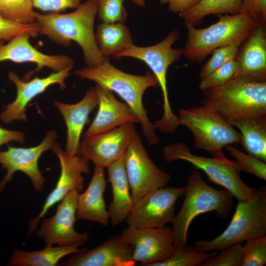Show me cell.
Instances as JSON below:
<instances>
[{"mask_svg":"<svg viewBox=\"0 0 266 266\" xmlns=\"http://www.w3.org/2000/svg\"><path fill=\"white\" fill-rule=\"evenodd\" d=\"M97 0H87L67 13L35 12L39 33L63 46L75 42L81 47L87 66H94L103 62L97 45L94 24L97 15Z\"/></svg>","mask_w":266,"mask_h":266,"instance_id":"cell-1","label":"cell"},{"mask_svg":"<svg viewBox=\"0 0 266 266\" xmlns=\"http://www.w3.org/2000/svg\"><path fill=\"white\" fill-rule=\"evenodd\" d=\"M74 73L82 79L94 81L117 94L130 107L138 119L144 136L148 143L157 145L160 139L155 133V128L147 116L142 98L149 88L159 87L153 74L134 75L126 73L112 65L108 58L94 66H85L75 70Z\"/></svg>","mask_w":266,"mask_h":266,"instance_id":"cell-2","label":"cell"},{"mask_svg":"<svg viewBox=\"0 0 266 266\" xmlns=\"http://www.w3.org/2000/svg\"><path fill=\"white\" fill-rule=\"evenodd\" d=\"M202 105L227 119L266 114V82L235 75L222 85L201 91Z\"/></svg>","mask_w":266,"mask_h":266,"instance_id":"cell-3","label":"cell"},{"mask_svg":"<svg viewBox=\"0 0 266 266\" xmlns=\"http://www.w3.org/2000/svg\"><path fill=\"white\" fill-rule=\"evenodd\" d=\"M217 15L219 20L205 28H196L184 22L188 38L183 47V55L192 62H202L219 47L230 45L240 47L258 25L244 10L235 14Z\"/></svg>","mask_w":266,"mask_h":266,"instance_id":"cell-4","label":"cell"},{"mask_svg":"<svg viewBox=\"0 0 266 266\" xmlns=\"http://www.w3.org/2000/svg\"><path fill=\"white\" fill-rule=\"evenodd\" d=\"M185 198L172 223L175 248L187 244L190 226L198 215L214 211L222 218L229 214L233 196L227 190H219L207 184L198 170L192 171L185 187Z\"/></svg>","mask_w":266,"mask_h":266,"instance_id":"cell-5","label":"cell"},{"mask_svg":"<svg viewBox=\"0 0 266 266\" xmlns=\"http://www.w3.org/2000/svg\"><path fill=\"white\" fill-rule=\"evenodd\" d=\"M180 34L175 30L159 43L149 46L133 45L113 57L132 58L144 63L152 70L161 88L163 100V114L154 123L156 129L166 133H174L179 126L178 117L172 111L168 97L166 75L169 66L183 55V48H174Z\"/></svg>","mask_w":266,"mask_h":266,"instance_id":"cell-6","label":"cell"},{"mask_svg":"<svg viewBox=\"0 0 266 266\" xmlns=\"http://www.w3.org/2000/svg\"><path fill=\"white\" fill-rule=\"evenodd\" d=\"M266 235V187L261 186L245 200L238 201L231 221L225 230L211 240L194 243L198 251L207 252Z\"/></svg>","mask_w":266,"mask_h":266,"instance_id":"cell-7","label":"cell"},{"mask_svg":"<svg viewBox=\"0 0 266 266\" xmlns=\"http://www.w3.org/2000/svg\"><path fill=\"white\" fill-rule=\"evenodd\" d=\"M178 117L179 125L186 127L192 133L194 146L209 152L213 157L226 158L224 148L241 144L240 132L227 119L205 106L180 109Z\"/></svg>","mask_w":266,"mask_h":266,"instance_id":"cell-8","label":"cell"},{"mask_svg":"<svg viewBox=\"0 0 266 266\" xmlns=\"http://www.w3.org/2000/svg\"><path fill=\"white\" fill-rule=\"evenodd\" d=\"M163 155L166 162L183 160L202 170L210 181L225 188L238 201L249 199L256 190L247 186L241 179L240 174L242 170L234 160L196 155L183 142L166 145Z\"/></svg>","mask_w":266,"mask_h":266,"instance_id":"cell-9","label":"cell"},{"mask_svg":"<svg viewBox=\"0 0 266 266\" xmlns=\"http://www.w3.org/2000/svg\"><path fill=\"white\" fill-rule=\"evenodd\" d=\"M125 169L133 204L144 196L165 187L170 175L152 161L135 131L124 154Z\"/></svg>","mask_w":266,"mask_h":266,"instance_id":"cell-10","label":"cell"},{"mask_svg":"<svg viewBox=\"0 0 266 266\" xmlns=\"http://www.w3.org/2000/svg\"><path fill=\"white\" fill-rule=\"evenodd\" d=\"M185 191V187H163L144 196L133 204L126 219L128 227L161 228L172 223L176 202Z\"/></svg>","mask_w":266,"mask_h":266,"instance_id":"cell-11","label":"cell"},{"mask_svg":"<svg viewBox=\"0 0 266 266\" xmlns=\"http://www.w3.org/2000/svg\"><path fill=\"white\" fill-rule=\"evenodd\" d=\"M57 138V133L50 131L36 146L29 148L8 146L6 150L0 151V164L6 170V174L0 181V192L12 180L17 171L23 172L30 178L36 191H41L45 179L38 167V160L44 152L52 150Z\"/></svg>","mask_w":266,"mask_h":266,"instance_id":"cell-12","label":"cell"},{"mask_svg":"<svg viewBox=\"0 0 266 266\" xmlns=\"http://www.w3.org/2000/svg\"><path fill=\"white\" fill-rule=\"evenodd\" d=\"M120 237L133 249V259L141 265L150 266L168 258L175 249L172 229L161 228L124 229Z\"/></svg>","mask_w":266,"mask_h":266,"instance_id":"cell-13","label":"cell"},{"mask_svg":"<svg viewBox=\"0 0 266 266\" xmlns=\"http://www.w3.org/2000/svg\"><path fill=\"white\" fill-rule=\"evenodd\" d=\"M78 194L76 191L70 192L60 201L53 216L43 218L36 234L46 246H80L89 240L87 232L79 233L74 229Z\"/></svg>","mask_w":266,"mask_h":266,"instance_id":"cell-14","label":"cell"},{"mask_svg":"<svg viewBox=\"0 0 266 266\" xmlns=\"http://www.w3.org/2000/svg\"><path fill=\"white\" fill-rule=\"evenodd\" d=\"M52 150L59 159L60 175L55 188L47 196L40 212L29 221L30 234L36 230L40 219L53 205L61 201L72 191L79 193L82 191L84 188L83 174L88 175L90 171L88 161L78 155L69 156L62 150L59 143L56 142Z\"/></svg>","mask_w":266,"mask_h":266,"instance_id":"cell-15","label":"cell"},{"mask_svg":"<svg viewBox=\"0 0 266 266\" xmlns=\"http://www.w3.org/2000/svg\"><path fill=\"white\" fill-rule=\"evenodd\" d=\"M135 131L134 124L127 123L105 132L83 137L78 155L92 162L95 166L106 168L124 155Z\"/></svg>","mask_w":266,"mask_h":266,"instance_id":"cell-16","label":"cell"},{"mask_svg":"<svg viewBox=\"0 0 266 266\" xmlns=\"http://www.w3.org/2000/svg\"><path fill=\"white\" fill-rule=\"evenodd\" d=\"M73 66H69L61 70L54 71L45 77H35L29 81L21 80L14 71L9 72L8 78L15 84L17 93L15 100L3 106V110L0 114L2 122L9 124L14 121L26 122L29 103L51 85L58 84L61 90L65 89V80Z\"/></svg>","mask_w":266,"mask_h":266,"instance_id":"cell-17","label":"cell"},{"mask_svg":"<svg viewBox=\"0 0 266 266\" xmlns=\"http://www.w3.org/2000/svg\"><path fill=\"white\" fill-rule=\"evenodd\" d=\"M132 247L120 234L114 235L96 247L73 254L61 263L63 266H133Z\"/></svg>","mask_w":266,"mask_h":266,"instance_id":"cell-18","label":"cell"},{"mask_svg":"<svg viewBox=\"0 0 266 266\" xmlns=\"http://www.w3.org/2000/svg\"><path fill=\"white\" fill-rule=\"evenodd\" d=\"M28 34L16 36L5 44L0 45V63H32L36 65V71L48 67L58 71L69 66H74L73 60L65 55H50L44 54L33 46Z\"/></svg>","mask_w":266,"mask_h":266,"instance_id":"cell-19","label":"cell"},{"mask_svg":"<svg viewBox=\"0 0 266 266\" xmlns=\"http://www.w3.org/2000/svg\"><path fill=\"white\" fill-rule=\"evenodd\" d=\"M95 88L98 110L83 137L105 132L127 123H139L130 107L117 100L113 92L97 84Z\"/></svg>","mask_w":266,"mask_h":266,"instance_id":"cell-20","label":"cell"},{"mask_svg":"<svg viewBox=\"0 0 266 266\" xmlns=\"http://www.w3.org/2000/svg\"><path fill=\"white\" fill-rule=\"evenodd\" d=\"M66 126L65 152L70 156L78 155L80 137L91 112L98 106V100L95 87L90 88L79 101L73 104L54 100Z\"/></svg>","mask_w":266,"mask_h":266,"instance_id":"cell-21","label":"cell"},{"mask_svg":"<svg viewBox=\"0 0 266 266\" xmlns=\"http://www.w3.org/2000/svg\"><path fill=\"white\" fill-rule=\"evenodd\" d=\"M236 75L266 82V27L258 25L239 47Z\"/></svg>","mask_w":266,"mask_h":266,"instance_id":"cell-22","label":"cell"},{"mask_svg":"<svg viewBox=\"0 0 266 266\" xmlns=\"http://www.w3.org/2000/svg\"><path fill=\"white\" fill-rule=\"evenodd\" d=\"M104 168L95 166L86 190L79 193L76 212L77 219L99 223L106 226L110 219L103 197L106 181Z\"/></svg>","mask_w":266,"mask_h":266,"instance_id":"cell-23","label":"cell"},{"mask_svg":"<svg viewBox=\"0 0 266 266\" xmlns=\"http://www.w3.org/2000/svg\"><path fill=\"white\" fill-rule=\"evenodd\" d=\"M124 155L106 167L112 200L108 209L113 226L127 219L133 205L124 163Z\"/></svg>","mask_w":266,"mask_h":266,"instance_id":"cell-24","label":"cell"},{"mask_svg":"<svg viewBox=\"0 0 266 266\" xmlns=\"http://www.w3.org/2000/svg\"><path fill=\"white\" fill-rule=\"evenodd\" d=\"M230 123L240 131V145L246 152L266 162V114L242 117Z\"/></svg>","mask_w":266,"mask_h":266,"instance_id":"cell-25","label":"cell"},{"mask_svg":"<svg viewBox=\"0 0 266 266\" xmlns=\"http://www.w3.org/2000/svg\"><path fill=\"white\" fill-rule=\"evenodd\" d=\"M97 45L104 58L113 57L134 45L130 31L124 22H101L95 33Z\"/></svg>","mask_w":266,"mask_h":266,"instance_id":"cell-26","label":"cell"},{"mask_svg":"<svg viewBox=\"0 0 266 266\" xmlns=\"http://www.w3.org/2000/svg\"><path fill=\"white\" fill-rule=\"evenodd\" d=\"M79 245L48 246L38 251H25L14 248L9 261V266H55L66 256L81 251Z\"/></svg>","mask_w":266,"mask_h":266,"instance_id":"cell-27","label":"cell"},{"mask_svg":"<svg viewBox=\"0 0 266 266\" xmlns=\"http://www.w3.org/2000/svg\"><path fill=\"white\" fill-rule=\"evenodd\" d=\"M241 0H201L191 9L180 14L184 22L194 25L211 14H235L242 11Z\"/></svg>","mask_w":266,"mask_h":266,"instance_id":"cell-28","label":"cell"},{"mask_svg":"<svg viewBox=\"0 0 266 266\" xmlns=\"http://www.w3.org/2000/svg\"><path fill=\"white\" fill-rule=\"evenodd\" d=\"M217 254L215 250L200 252L186 244L175 248L171 255L166 260L153 263L150 266H201L206 260Z\"/></svg>","mask_w":266,"mask_h":266,"instance_id":"cell-29","label":"cell"},{"mask_svg":"<svg viewBox=\"0 0 266 266\" xmlns=\"http://www.w3.org/2000/svg\"><path fill=\"white\" fill-rule=\"evenodd\" d=\"M33 0H0V14L12 22L30 24L35 23Z\"/></svg>","mask_w":266,"mask_h":266,"instance_id":"cell-30","label":"cell"},{"mask_svg":"<svg viewBox=\"0 0 266 266\" xmlns=\"http://www.w3.org/2000/svg\"><path fill=\"white\" fill-rule=\"evenodd\" d=\"M225 150L237 163L242 171L252 174L258 178L266 180V163L256 156L245 153L233 145H229Z\"/></svg>","mask_w":266,"mask_h":266,"instance_id":"cell-31","label":"cell"},{"mask_svg":"<svg viewBox=\"0 0 266 266\" xmlns=\"http://www.w3.org/2000/svg\"><path fill=\"white\" fill-rule=\"evenodd\" d=\"M242 252L241 266H266V235L245 241Z\"/></svg>","mask_w":266,"mask_h":266,"instance_id":"cell-32","label":"cell"},{"mask_svg":"<svg viewBox=\"0 0 266 266\" xmlns=\"http://www.w3.org/2000/svg\"><path fill=\"white\" fill-rule=\"evenodd\" d=\"M239 46L235 45L219 47L213 50L210 53L211 56L200 69V80L205 78L213 71L226 63L235 59Z\"/></svg>","mask_w":266,"mask_h":266,"instance_id":"cell-33","label":"cell"},{"mask_svg":"<svg viewBox=\"0 0 266 266\" xmlns=\"http://www.w3.org/2000/svg\"><path fill=\"white\" fill-rule=\"evenodd\" d=\"M125 0H97V15L102 22H124L128 13L125 8Z\"/></svg>","mask_w":266,"mask_h":266,"instance_id":"cell-34","label":"cell"},{"mask_svg":"<svg viewBox=\"0 0 266 266\" xmlns=\"http://www.w3.org/2000/svg\"><path fill=\"white\" fill-rule=\"evenodd\" d=\"M39 29L36 23L23 24L12 22L4 18L0 14V45L4 41H8L17 35L28 34L32 37H36Z\"/></svg>","mask_w":266,"mask_h":266,"instance_id":"cell-35","label":"cell"},{"mask_svg":"<svg viewBox=\"0 0 266 266\" xmlns=\"http://www.w3.org/2000/svg\"><path fill=\"white\" fill-rule=\"evenodd\" d=\"M237 71L235 60L231 61L216 69L200 80L199 88L201 91L220 86L233 77Z\"/></svg>","mask_w":266,"mask_h":266,"instance_id":"cell-36","label":"cell"},{"mask_svg":"<svg viewBox=\"0 0 266 266\" xmlns=\"http://www.w3.org/2000/svg\"><path fill=\"white\" fill-rule=\"evenodd\" d=\"M221 252L206 260L201 266H241L242 245L235 244L227 246Z\"/></svg>","mask_w":266,"mask_h":266,"instance_id":"cell-37","label":"cell"},{"mask_svg":"<svg viewBox=\"0 0 266 266\" xmlns=\"http://www.w3.org/2000/svg\"><path fill=\"white\" fill-rule=\"evenodd\" d=\"M82 0H33L34 7L44 12H59L68 8L75 9Z\"/></svg>","mask_w":266,"mask_h":266,"instance_id":"cell-38","label":"cell"},{"mask_svg":"<svg viewBox=\"0 0 266 266\" xmlns=\"http://www.w3.org/2000/svg\"><path fill=\"white\" fill-rule=\"evenodd\" d=\"M243 9L260 25L266 27V0H241Z\"/></svg>","mask_w":266,"mask_h":266,"instance_id":"cell-39","label":"cell"},{"mask_svg":"<svg viewBox=\"0 0 266 266\" xmlns=\"http://www.w3.org/2000/svg\"><path fill=\"white\" fill-rule=\"evenodd\" d=\"M25 139L24 133L19 131L9 130L0 127V146L11 142L23 144Z\"/></svg>","mask_w":266,"mask_h":266,"instance_id":"cell-40","label":"cell"},{"mask_svg":"<svg viewBox=\"0 0 266 266\" xmlns=\"http://www.w3.org/2000/svg\"><path fill=\"white\" fill-rule=\"evenodd\" d=\"M201 0H167L168 10L179 14L184 13L198 4Z\"/></svg>","mask_w":266,"mask_h":266,"instance_id":"cell-41","label":"cell"},{"mask_svg":"<svg viewBox=\"0 0 266 266\" xmlns=\"http://www.w3.org/2000/svg\"><path fill=\"white\" fill-rule=\"evenodd\" d=\"M133 3L138 6H144L146 4V0H132Z\"/></svg>","mask_w":266,"mask_h":266,"instance_id":"cell-42","label":"cell"},{"mask_svg":"<svg viewBox=\"0 0 266 266\" xmlns=\"http://www.w3.org/2000/svg\"><path fill=\"white\" fill-rule=\"evenodd\" d=\"M161 3H167V0H160Z\"/></svg>","mask_w":266,"mask_h":266,"instance_id":"cell-43","label":"cell"}]
</instances>
